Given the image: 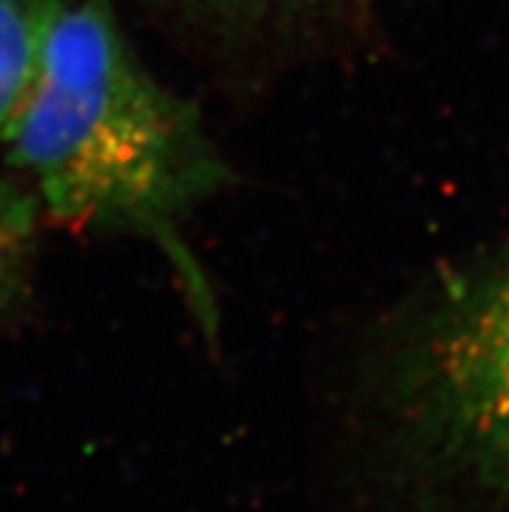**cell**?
I'll return each mask as SVG.
<instances>
[{"mask_svg":"<svg viewBox=\"0 0 509 512\" xmlns=\"http://www.w3.org/2000/svg\"><path fill=\"white\" fill-rule=\"evenodd\" d=\"M6 141L50 216L149 237L200 310L208 305L180 227L219 193L226 164L193 104L141 65L110 0L60 6L32 97Z\"/></svg>","mask_w":509,"mask_h":512,"instance_id":"obj_1","label":"cell"},{"mask_svg":"<svg viewBox=\"0 0 509 512\" xmlns=\"http://www.w3.org/2000/svg\"><path fill=\"white\" fill-rule=\"evenodd\" d=\"M406 383L442 455L509 500V245L437 299Z\"/></svg>","mask_w":509,"mask_h":512,"instance_id":"obj_2","label":"cell"},{"mask_svg":"<svg viewBox=\"0 0 509 512\" xmlns=\"http://www.w3.org/2000/svg\"><path fill=\"white\" fill-rule=\"evenodd\" d=\"M63 0H0V138L32 97Z\"/></svg>","mask_w":509,"mask_h":512,"instance_id":"obj_3","label":"cell"},{"mask_svg":"<svg viewBox=\"0 0 509 512\" xmlns=\"http://www.w3.org/2000/svg\"><path fill=\"white\" fill-rule=\"evenodd\" d=\"M34 216H37V203L16 185L0 180V289L32 237Z\"/></svg>","mask_w":509,"mask_h":512,"instance_id":"obj_4","label":"cell"}]
</instances>
